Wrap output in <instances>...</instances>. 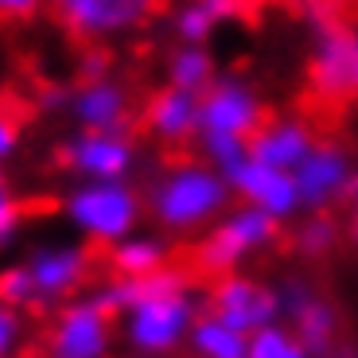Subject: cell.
<instances>
[{"label":"cell","instance_id":"cell-1","mask_svg":"<svg viewBox=\"0 0 358 358\" xmlns=\"http://www.w3.org/2000/svg\"><path fill=\"white\" fill-rule=\"evenodd\" d=\"M203 315V292L183 268L133 277V304L117 315V343L133 358H176Z\"/></svg>","mask_w":358,"mask_h":358},{"label":"cell","instance_id":"cell-2","mask_svg":"<svg viewBox=\"0 0 358 358\" xmlns=\"http://www.w3.org/2000/svg\"><path fill=\"white\" fill-rule=\"evenodd\" d=\"M234 206V191L206 160H176L160 168L144 187V215L168 238L203 234Z\"/></svg>","mask_w":358,"mask_h":358},{"label":"cell","instance_id":"cell-3","mask_svg":"<svg viewBox=\"0 0 358 358\" xmlns=\"http://www.w3.org/2000/svg\"><path fill=\"white\" fill-rule=\"evenodd\" d=\"M63 218L82 242L90 245H117L129 234L141 230L144 215V191L133 187V179H78L63 195Z\"/></svg>","mask_w":358,"mask_h":358},{"label":"cell","instance_id":"cell-4","mask_svg":"<svg viewBox=\"0 0 358 358\" xmlns=\"http://www.w3.org/2000/svg\"><path fill=\"white\" fill-rule=\"evenodd\" d=\"M280 242V222L265 210L245 203H234L215 226H206L195 242V265L210 277L242 273L253 257L268 253Z\"/></svg>","mask_w":358,"mask_h":358},{"label":"cell","instance_id":"cell-5","mask_svg":"<svg viewBox=\"0 0 358 358\" xmlns=\"http://www.w3.org/2000/svg\"><path fill=\"white\" fill-rule=\"evenodd\" d=\"M113 347H117V315H109L94 292H82L55 308L51 327L43 335L47 358H109Z\"/></svg>","mask_w":358,"mask_h":358},{"label":"cell","instance_id":"cell-6","mask_svg":"<svg viewBox=\"0 0 358 358\" xmlns=\"http://www.w3.org/2000/svg\"><path fill=\"white\" fill-rule=\"evenodd\" d=\"M277 300H280V320L296 331V339L304 343L315 358H327L339 347V327L343 315L335 308L331 296H323L320 285L304 273H288L277 285Z\"/></svg>","mask_w":358,"mask_h":358},{"label":"cell","instance_id":"cell-7","mask_svg":"<svg viewBox=\"0 0 358 358\" xmlns=\"http://www.w3.org/2000/svg\"><path fill=\"white\" fill-rule=\"evenodd\" d=\"M265 125V101L242 74H218L199 94V136H230L245 141Z\"/></svg>","mask_w":358,"mask_h":358},{"label":"cell","instance_id":"cell-8","mask_svg":"<svg viewBox=\"0 0 358 358\" xmlns=\"http://www.w3.org/2000/svg\"><path fill=\"white\" fill-rule=\"evenodd\" d=\"M59 164H63L74 179L113 183V179H133L136 164H141V148H136L129 129H109V133L74 129V133L59 144Z\"/></svg>","mask_w":358,"mask_h":358},{"label":"cell","instance_id":"cell-9","mask_svg":"<svg viewBox=\"0 0 358 358\" xmlns=\"http://www.w3.org/2000/svg\"><path fill=\"white\" fill-rule=\"evenodd\" d=\"M292 179L296 191H300L304 215H320V210L339 206L343 199L347 203L358 199V168L339 141H315L312 152L292 171Z\"/></svg>","mask_w":358,"mask_h":358},{"label":"cell","instance_id":"cell-10","mask_svg":"<svg viewBox=\"0 0 358 358\" xmlns=\"http://www.w3.org/2000/svg\"><path fill=\"white\" fill-rule=\"evenodd\" d=\"M66 36L98 47L109 39L133 36L156 12V0H47Z\"/></svg>","mask_w":358,"mask_h":358},{"label":"cell","instance_id":"cell-11","mask_svg":"<svg viewBox=\"0 0 358 358\" xmlns=\"http://www.w3.org/2000/svg\"><path fill=\"white\" fill-rule=\"evenodd\" d=\"M203 308L210 315H218L222 323L238 327L242 335H253L261 327L280 320V300H277V285L253 277V273H226L215 277V285L206 288Z\"/></svg>","mask_w":358,"mask_h":358},{"label":"cell","instance_id":"cell-12","mask_svg":"<svg viewBox=\"0 0 358 358\" xmlns=\"http://www.w3.org/2000/svg\"><path fill=\"white\" fill-rule=\"evenodd\" d=\"M308 82L327 101L358 98V31H350L347 24L315 27L312 55H308Z\"/></svg>","mask_w":358,"mask_h":358},{"label":"cell","instance_id":"cell-13","mask_svg":"<svg viewBox=\"0 0 358 358\" xmlns=\"http://www.w3.org/2000/svg\"><path fill=\"white\" fill-rule=\"evenodd\" d=\"M24 265L31 273V285H36V308H59L82 296L90 273H94V257L78 242H47L31 250Z\"/></svg>","mask_w":358,"mask_h":358},{"label":"cell","instance_id":"cell-14","mask_svg":"<svg viewBox=\"0 0 358 358\" xmlns=\"http://www.w3.org/2000/svg\"><path fill=\"white\" fill-rule=\"evenodd\" d=\"M222 176H226V183H230V191H234V203L257 206V210H265L268 218H277L280 226L304 215L292 171L268 168V164L245 156V160H238L230 171H222Z\"/></svg>","mask_w":358,"mask_h":358},{"label":"cell","instance_id":"cell-15","mask_svg":"<svg viewBox=\"0 0 358 358\" xmlns=\"http://www.w3.org/2000/svg\"><path fill=\"white\" fill-rule=\"evenodd\" d=\"M66 117L74 129H90V133H109V129H129L133 117V94L125 82H117L113 74L101 82H74Z\"/></svg>","mask_w":358,"mask_h":358},{"label":"cell","instance_id":"cell-16","mask_svg":"<svg viewBox=\"0 0 358 358\" xmlns=\"http://www.w3.org/2000/svg\"><path fill=\"white\" fill-rule=\"evenodd\" d=\"M144 133L164 148H183L199 136V94L164 86L144 101Z\"/></svg>","mask_w":358,"mask_h":358},{"label":"cell","instance_id":"cell-17","mask_svg":"<svg viewBox=\"0 0 358 358\" xmlns=\"http://www.w3.org/2000/svg\"><path fill=\"white\" fill-rule=\"evenodd\" d=\"M320 136L312 133L304 117H265V125L250 136V156L268 168L280 171H296L300 160L312 152V144Z\"/></svg>","mask_w":358,"mask_h":358},{"label":"cell","instance_id":"cell-18","mask_svg":"<svg viewBox=\"0 0 358 358\" xmlns=\"http://www.w3.org/2000/svg\"><path fill=\"white\" fill-rule=\"evenodd\" d=\"M171 265V242L168 234H148V230H136L129 234L125 242L109 245V268L113 277H152L160 268Z\"/></svg>","mask_w":358,"mask_h":358},{"label":"cell","instance_id":"cell-19","mask_svg":"<svg viewBox=\"0 0 358 358\" xmlns=\"http://www.w3.org/2000/svg\"><path fill=\"white\" fill-rule=\"evenodd\" d=\"M164 86L187 90V94H203L210 82L218 78V63L210 47H195V43H176V51L164 63Z\"/></svg>","mask_w":358,"mask_h":358},{"label":"cell","instance_id":"cell-20","mask_svg":"<svg viewBox=\"0 0 358 358\" xmlns=\"http://www.w3.org/2000/svg\"><path fill=\"white\" fill-rule=\"evenodd\" d=\"M245 347H250V335H242L238 327L222 323L218 315L206 312V308L187 335L191 358H245Z\"/></svg>","mask_w":358,"mask_h":358},{"label":"cell","instance_id":"cell-21","mask_svg":"<svg viewBox=\"0 0 358 358\" xmlns=\"http://www.w3.org/2000/svg\"><path fill=\"white\" fill-rule=\"evenodd\" d=\"M343 245V222L331 210L300 215L292 226V253L304 261H327Z\"/></svg>","mask_w":358,"mask_h":358},{"label":"cell","instance_id":"cell-22","mask_svg":"<svg viewBox=\"0 0 358 358\" xmlns=\"http://www.w3.org/2000/svg\"><path fill=\"white\" fill-rule=\"evenodd\" d=\"M245 358H315V355L296 339V331L285 320H277V323H268V327L250 335Z\"/></svg>","mask_w":358,"mask_h":358},{"label":"cell","instance_id":"cell-23","mask_svg":"<svg viewBox=\"0 0 358 358\" xmlns=\"http://www.w3.org/2000/svg\"><path fill=\"white\" fill-rule=\"evenodd\" d=\"M215 31H218V24L199 8L195 0H179L176 8H171V36H176V43L206 47Z\"/></svg>","mask_w":358,"mask_h":358},{"label":"cell","instance_id":"cell-24","mask_svg":"<svg viewBox=\"0 0 358 358\" xmlns=\"http://www.w3.org/2000/svg\"><path fill=\"white\" fill-rule=\"evenodd\" d=\"M0 300L12 304V308H20V312L36 308V285H31V273H27L24 261L0 268Z\"/></svg>","mask_w":358,"mask_h":358},{"label":"cell","instance_id":"cell-25","mask_svg":"<svg viewBox=\"0 0 358 358\" xmlns=\"http://www.w3.org/2000/svg\"><path fill=\"white\" fill-rule=\"evenodd\" d=\"M20 226H24V206H20L16 191H12V179L0 168V250L20 238Z\"/></svg>","mask_w":358,"mask_h":358},{"label":"cell","instance_id":"cell-26","mask_svg":"<svg viewBox=\"0 0 358 358\" xmlns=\"http://www.w3.org/2000/svg\"><path fill=\"white\" fill-rule=\"evenodd\" d=\"M24 339H27L24 312L0 300V358H16L24 350Z\"/></svg>","mask_w":358,"mask_h":358},{"label":"cell","instance_id":"cell-27","mask_svg":"<svg viewBox=\"0 0 358 358\" xmlns=\"http://www.w3.org/2000/svg\"><path fill=\"white\" fill-rule=\"evenodd\" d=\"M296 8L300 16L308 20V27H327V24H339V8H335V0H296Z\"/></svg>","mask_w":358,"mask_h":358},{"label":"cell","instance_id":"cell-28","mask_svg":"<svg viewBox=\"0 0 358 358\" xmlns=\"http://www.w3.org/2000/svg\"><path fill=\"white\" fill-rule=\"evenodd\" d=\"M109 55L101 51V47H90L86 55L78 59V82H101V78H109Z\"/></svg>","mask_w":358,"mask_h":358},{"label":"cell","instance_id":"cell-29","mask_svg":"<svg viewBox=\"0 0 358 358\" xmlns=\"http://www.w3.org/2000/svg\"><path fill=\"white\" fill-rule=\"evenodd\" d=\"M195 4L222 27V24H230V20L245 16V4H250V0H195Z\"/></svg>","mask_w":358,"mask_h":358},{"label":"cell","instance_id":"cell-30","mask_svg":"<svg viewBox=\"0 0 358 358\" xmlns=\"http://www.w3.org/2000/svg\"><path fill=\"white\" fill-rule=\"evenodd\" d=\"M20 152V125L8 113H0V164Z\"/></svg>","mask_w":358,"mask_h":358},{"label":"cell","instance_id":"cell-31","mask_svg":"<svg viewBox=\"0 0 358 358\" xmlns=\"http://www.w3.org/2000/svg\"><path fill=\"white\" fill-rule=\"evenodd\" d=\"M47 0H0V20H31Z\"/></svg>","mask_w":358,"mask_h":358},{"label":"cell","instance_id":"cell-32","mask_svg":"<svg viewBox=\"0 0 358 358\" xmlns=\"http://www.w3.org/2000/svg\"><path fill=\"white\" fill-rule=\"evenodd\" d=\"M66 106H71V90L66 86L39 90V109H47V113H66Z\"/></svg>","mask_w":358,"mask_h":358},{"label":"cell","instance_id":"cell-33","mask_svg":"<svg viewBox=\"0 0 358 358\" xmlns=\"http://www.w3.org/2000/svg\"><path fill=\"white\" fill-rule=\"evenodd\" d=\"M327 358H358V347H355V343H339Z\"/></svg>","mask_w":358,"mask_h":358},{"label":"cell","instance_id":"cell-34","mask_svg":"<svg viewBox=\"0 0 358 358\" xmlns=\"http://www.w3.org/2000/svg\"><path fill=\"white\" fill-rule=\"evenodd\" d=\"M350 206H355V226H358V199H355V203H350Z\"/></svg>","mask_w":358,"mask_h":358},{"label":"cell","instance_id":"cell-35","mask_svg":"<svg viewBox=\"0 0 358 358\" xmlns=\"http://www.w3.org/2000/svg\"><path fill=\"white\" fill-rule=\"evenodd\" d=\"M355 250H358V226H355Z\"/></svg>","mask_w":358,"mask_h":358}]
</instances>
